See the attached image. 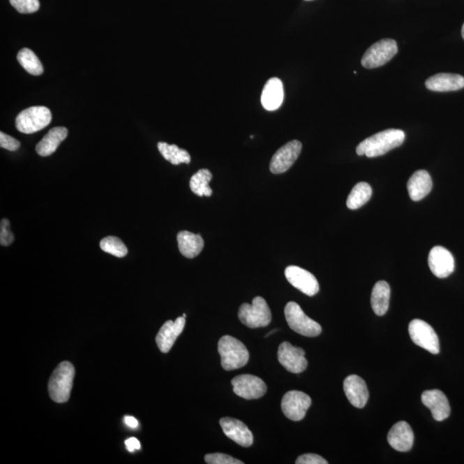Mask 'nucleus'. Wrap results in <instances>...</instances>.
I'll use <instances>...</instances> for the list:
<instances>
[{
  "instance_id": "29",
  "label": "nucleus",
  "mask_w": 464,
  "mask_h": 464,
  "mask_svg": "<svg viewBox=\"0 0 464 464\" xmlns=\"http://www.w3.org/2000/svg\"><path fill=\"white\" fill-rule=\"evenodd\" d=\"M17 61L32 75L38 76L43 73V66L34 52L29 48H23L17 54Z\"/></svg>"
},
{
  "instance_id": "38",
  "label": "nucleus",
  "mask_w": 464,
  "mask_h": 464,
  "mask_svg": "<svg viewBox=\"0 0 464 464\" xmlns=\"http://www.w3.org/2000/svg\"><path fill=\"white\" fill-rule=\"evenodd\" d=\"M462 36H463V38L464 39V24H463V28H462Z\"/></svg>"
},
{
  "instance_id": "11",
  "label": "nucleus",
  "mask_w": 464,
  "mask_h": 464,
  "mask_svg": "<svg viewBox=\"0 0 464 464\" xmlns=\"http://www.w3.org/2000/svg\"><path fill=\"white\" fill-rule=\"evenodd\" d=\"M302 144L299 140H292L278 149L270 162V172L273 174L287 172L299 157Z\"/></svg>"
},
{
  "instance_id": "1",
  "label": "nucleus",
  "mask_w": 464,
  "mask_h": 464,
  "mask_svg": "<svg viewBox=\"0 0 464 464\" xmlns=\"http://www.w3.org/2000/svg\"><path fill=\"white\" fill-rule=\"evenodd\" d=\"M405 138V133L403 130H384L363 140L356 148V152L359 156L365 155L367 158L380 157L402 146Z\"/></svg>"
},
{
  "instance_id": "33",
  "label": "nucleus",
  "mask_w": 464,
  "mask_h": 464,
  "mask_svg": "<svg viewBox=\"0 0 464 464\" xmlns=\"http://www.w3.org/2000/svg\"><path fill=\"white\" fill-rule=\"evenodd\" d=\"M14 241V235L10 231V223L6 218H3L0 225V244L2 246H8Z\"/></svg>"
},
{
  "instance_id": "37",
  "label": "nucleus",
  "mask_w": 464,
  "mask_h": 464,
  "mask_svg": "<svg viewBox=\"0 0 464 464\" xmlns=\"http://www.w3.org/2000/svg\"><path fill=\"white\" fill-rule=\"evenodd\" d=\"M124 421L126 425L128 426L129 428H136L139 426V422L135 417H126Z\"/></svg>"
},
{
  "instance_id": "32",
  "label": "nucleus",
  "mask_w": 464,
  "mask_h": 464,
  "mask_svg": "<svg viewBox=\"0 0 464 464\" xmlns=\"http://www.w3.org/2000/svg\"><path fill=\"white\" fill-rule=\"evenodd\" d=\"M205 461L209 464H243L240 460L223 453H213L205 456Z\"/></svg>"
},
{
  "instance_id": "14",
  "label": "nucleus",
  "mask_w": 464,
  "mask_h": 464,
  "mask_svg": "<svg viewBox=\"0 0 464 464\" xmlns=\"http://www.w3.org/2000/svg\"><path fill=\"white\" fill-rule=\"evenodd\" d=\"M430 270L437 278L450 276L455 270V260L451 252L442 246H435L428 255Z\"/></svg>"
},
{
  "instance_id": "16",
  "label": "nucleus",
  "mask_w": 464,
  "mask_h": 464,
  "mask_svg": "<svg viewBox=\"0 0 464 464\" xmlns=\"http://www.w3.org/2000/svg\"><path fill=\"white\" fill-rule=\"evenodd\" d=\"M220 426L226 436L243 447H250L253 444L254 437L251 431L244 422L233 418H222Z\"/></svg>"
},
{
  "instance_id": "10",
  "label": "nucleus",
  "mask_w": 464,
  "mask_h": 464,
  "mask_svg": "<svg viewBox=\"0 0 464 464\" xmlns=\"http://www.w3.org/2000/svg\"><path fill=\"white\" fill-rule=\"evenodd\" d=\"M233 391L244 399H259L266 394L267 385L261 378L250 374L239 375L232 380Z\"/></svg>"
},
{
  "instance_id": "8",
  "label": "nucleus",
  "mask_w": 464,
  "mask_h": 464,
  "mask_svg": "<svg viewBox=\"0 0 464 464\" xmlns=\"http://www.w3.org/2000/svg\"><path fill=\"white\" fill-rule=\"evenodd\" d=\"M408 332L415 345L425 349L431 354H439L440 350L439 337L428 322L421 319H414L408 326Z\"/></svg>"
},
{
  "instance_id": "22",
  "label": "nucleus",
  "mask_w": 464,
  "mask_h": 464,
  "mask_svg": "<svg viewBox=\"0 0 464 464\" xmlns=\"http://www.w3.org/2000/svg\"><path fill=\"white\" fill-rule=\"evenodd\" d=\"M408 195L414 202L425 198L433 188V181L426 170H421L414 172L407 184Z\"/></svg>"
},
{
  "instance_id": "12",
  "label": "nucleus",
  "mask_w": 464,
  "mask_h": 464,
  "mask_svg": "<svg viewBox=\"0 0 464 464\" xmlns=\"http://www.w3.org/2000/svg\"><path fill=\"white\" fill-rule=\"evenodd\" d=\"M278 360L285 369L292 373H301L308 366L304 349L293 347L287 341L282 343L278 347Z\"/></svg>"
},
{
  "instance_id": "7",
  "label": "nucleus",
  "mask_w": 464,
  "mask_h": 464,
  "mask_svg": "<svg viewBox=\"0 0 464 464\" xmlns=\"http://www.w3.org/2000/svg\"><path fill=\"white\" fill-rule=\"evenodd\" d=\"M398 52V47L395 40L383 39L366 50L361 59L364 68L373 69L380 68L388 63Z\"/></svg>"
},
{
  "instance_id": "27",
  "label": "nucleus",
  "mask_w": 464,
  "mask_h": 464,
  "mask_svg": "<svg viewBox=\"0 0 464 464\" xmlns=\"http://www.w3.org/2000/svg\"><path fill=\"white\" fill-rule=\"evenodd\" d=\"M211 179H213V174H211L210 170L207 169L200 170L197 173H195L191 177L190 181H189L192 192L200 197H202V196L209 197L213 195V190L209 187Z\"/></svg>"
},
{
  "instance_id": "20",
  "label": "nucleus",
  "mask_w": 464,
  "mask_h": 464,
  "mask_svg": "<svg viewBox=\"0 0 464 464\" xmlns=\"http://www.w3.org/2000/svg\"><path fill=\"white\" fill-rule=\"evenodd\" d=\"M426 87L432 91H459L464 88V77L453 73L436 74L426 81Z\"/></svg>"
},
{
  "instance_id": "2",
  "label": "nucleus",
  "mask_w": 464,
  "mask_h": 464,
  "mask_svg": "<svg viewBox=\"0 0 464 464\" xmlns=\"http://www.w3.org/2000/svg\"><path fill=\"white\" fill-rule=\"evenodd\" d=\"M75 369L72 363L64 361L54 371L48 383V392L51 399L57 403H64L70 398Z\"/></svg>"
},
{
  "instance_id": "23",
  "label": "nucleus",
  "mask_w": 464,
  "mask_h": 464,
  "mask_svg": "<svg viewBox=\"0 0 464 464\" xmlns=\"http://www.w3.org/2000/svg\"><path fill=\"white\" fill-rule=\"evenodd\" d=\"M178 248L185 257L192 259L199 255L204 248V240L200 234L181 231L177 235Z\"/></svg>"
},
{
  "instance_id": "21",
  "label": "nucleus",
  "mask_w": 464,
  "mask_h": 464,
  "mask_svg": "<svg viewBox=\"0 0 464 464\" xmlns=\"http://www.w3.org/2000/svg\"><path fill=\"white\" fill-rule=\"evenodd\" d=\"M284 101L283 83L278 77L267 82L262 93L261 102L267 111L277 110Z\"/></svg>"
},
{
  "instance_id": "24",
  "label": "nucleus",
  "mask_w": 464,
  "mask_h": 464,
  "mask_svg": "<svg viewBox=\"0 0 464 464\" xmlns=\"http://www.w3.org/2000/svg\"><path fill=\"white\" fill-rule=\"evenodd\" d=\"M68 129L63 127H57L50 130L43 139L40 141L36 147L37 154L42 157H47L57 150L59 144L68 137Z\"/></svg>"
},
{
  "instance_id": "3",
  "label": "nucleus",
  "mask_w": 464,
  "mask_h": 464,
  "mask_svg": "<svg viewBox=\"0 0 464 464\" xmlns=\"http://www.w3.org/2000/svg\"><path fill=\"white\" fill-rule=\"evenodd\" d=\"M221 366L225 371H233L247 365L250 354L244 344L231 336L221 337L218 344Z\"/></svg>"
},
{
  "instance_id": "9",
  "label": "nucleus",
  "mask_w": 464,
  "mask_h": 464,
  "mask_svg": "<svg viewBox=\"0 0 464 464\" xmlns=\"http://www.w3.org/2000/svg\"><path fill=\"white\" fill-rule=\"evenodd\" d=\"M310 405V397L302 391H291L285 393L281 401L282 411L285 417L293 421H302Z\"/></svg>"
},
{
  "instance_id": "5",
  "label": "nucleus",
  "mask_w": 464,
  "mask_h": 464,
  "mask_svg": "<svg viewBox=\"0 0 464 464\" xmlns=\"http://www.w3.org/2000/svg\"><path fill=\"white\" fill-rule=\"evenodd\" d=\"M285 317L289 327L299 335L315 337L322 333V327L304 313L295 302H289L285 307Z\"/></svg>"
},
{
  "instance_id": "35",
  "label": "nucleus",
  "mask_w": 464,
  "mask_h": 464,
  "mask_svg": "<svg viewBox=\"0 0 464 464\" xmlns=\"http://www.w3.org/2000/svg\"><path fill=\"white\" fill-rule=\"evenodd\" d=\"M297 464H328V461L317 454H304L299 456Z\"/></svg>"
},
{
  "instance_id": "25",
  "label": "nucleus",
  "mask_w": 464,
  "mask_h": 464,
  "mask_svg": "<svg viewBox=\"0 0 464 464\" xmlns=\"http://www.w3.org/2000/svg\"><path fill=\"white\" fill-rule=\"evenodd\" d=\"M391 299V287L387 282L381 280L375 284L371 292V303L375 314L384 315L387 313Z\"/></svg>"
},
{
  "instance_id": "18",
  "label": "nucleus",
  "mask_w": 464,
  "mask_h": 464,
  "mask_svg": "<svg viewBox=\"0 0 464 464\" xmlns=\"http://www.w3.org/2000/svg\"><path fill=\"white\" fill-rule=\"evenodd\" d=\"M185 322V317H180L174 322L167 321L161 327L157 337H156V343L158 344L159 350L163 354H167L172 348L177 337L184 331Z\"/></svg>"
},
{
  "instance_id": "36",
  "label": "nucleus",
  "mask_w": 464,
  "mask_h": 464,
  "mask_svg": "<svg viewBox=\"0 0 464 464\" xmlns=\"http://www.w3.org/2000/svg\"><path fill=\"white\" fill-rule=\"evenodd\" d=\"M125 444L129 452H135V451L140 450L141 448L140 441L135 439V437H130V439L126 440Z\"/></svg>"
},
{
  "instance_id": "34",
  "label": "nucleus",
  "mask_w": 464,
  "mask_h": 464,
  "mask_svg": "<svg viewBox=\"0 0 464 464\" xmlns=\"http://www.w3.org/2000/svg\"><path fill=\"white\" fill-rule=\"evenodd\" d=\"M0 147L9 151H17L20 147V142L5 133H0Z\"/></svg>"
},
{
  "instance_id": "31",
  "label": "nucleus",
  "mask_w": 464,
  "mask_h": 464,
  "mask_svg": "<svg viewBox=\"0 0 464 464\" xmlns=\"http://www.w3.org/2000/svg\"><path fill=\"white\" fill-rule=\"evenodd\" d=\"M18 13L23 14L34 13L40 8L39 0H10Z\"/></svg>"
},
{
  "instance_id": "28",
  "label": "nucleus",
  "mask_w": 464,
  "mask_h": 464,
  "mask_svg": "<svg viewBox=\"0 0 464 464\" xmlns=\"http://www.w3.org/2000/svg\"><path fill=\"white\" fill-rule=\"evenodd\" d=\"M158 151H160L163 157L172 163L174 165H180V163H189L191 162V157L188 152L184 149H180L176 144H169L165 142H159L158 144Z\"/></svg>"
},
{
  "instance_id": "4",
  "label": "nucleus",
  "mask_w": 464,
  "mask_h": 464,
  "mask_svg": "<svg viewBox=\"0 0 464 464\" xmlns=\"http://www.w3.org/2000/svg\"><path fill=\"white\" fill-rule=\"evenodd\" d=\"M239 317L242 324L250 329L263 328L272 320L270 308L262 297H255L252 304L244 303L240 306Z\"/></svg>"
},
{
  "instance_id": "30",
  "label": "nucleus",
  "mask_w": 464,
  "mask_h": 464,
  "mask_svg": "<svg viewBox=\"0 0 464 464\" xmlns=\"http://www.w3.org/2000/svg\"><path fill=\"white\" fill-rule=\"evenodd\" d=\"M100 247L107 254L121 258L128 255V248L124 242L117 237H107L100 242Z\"/></svg>"
},
{
  "instance_id": "26",
  "label": "nucleus",
  "mask_w": 464,
  "mask_h": 464,
  "mask_svg": "<svg viewBox=\"0 0 464 464\" xmlns=\"http://www.w3.org/2000/svg\"><path fill=\"white\" fill-rule=\"evenodd\" d=\"M373 195V188L367 183H359L356 184L349 194L347 206L349 209L356 210L366 205Z\"/></svg>"
},
{
  "instance_id": "17",
  "label": "nucleus",
  "mask_w": 464,
  "mask_h": 464,
  "mask_svg": "<svg viewBox=\"0 0 464 464\" xmlns=\"http://www.w3.org/2000/svg\"><path fill=\"white\" fill-rule=\"evenodd\" d=\"M344 392L352 406L363 408L369 399V391L366 382L357 375H350L344 381Z\"/></svg>"
},
{
  "instance_id": "6",
  "label": "nucleus",
  "mask_w": 464,
  "mask_h": 464,
  "mask_svg": "<svg viewBox=\"0 0 464 464\" xmlns=\"http://www.w3.org/2000/svg\"><path fill=\"white\" fill-rule=\"evenodd\" d=\"M52 121L51 111L44 106L29 107L18 114L16 127L18 131L31 135L47 127Z\"/></svg>"
},
{
  "instance_id": "19",
  "label": "nucleus",
  "mask_w": 464,
  "mask_h": 464,
  "mask_svg": "<svg viewBox=\"0 0 464 464\" xmlns=\"http://www.w3.org/2000/svg\"><path fill=\"white\" fill-rule=\"evenodd\" d=\"M389 445L397 451H410L414 444V433L406 421H399L392 426L388 433Z\"/></svg>"
},
{
  "instance_id": "13",
  "label": "nucleus",
  "mask_w": 464,
  "mask_h": 464,
  "mask_svg": "<svg viewBox=\"0 0 464 464\" xmlns=\"http://www.w3.org/2000/svg\"><path fill=\"white\" fill-rule=\"evenodd\" d=\"M285 276L292 287L304 294L313 297L319 292V284L313 274L297 266H289L285 270Z\"/></svg>"
},
{
  "instance_id": "15",
  "label": "nucleus",
  "mask_w": 464,
  "mask_h": 464,
  "mask_svg": "<svg viewBox=\"0 0 464 464\" xmlns=\"http://www.w3.org/2000/svg\"><path fill=\"white\" fill-rule=\"evenodd\" d=\"M421 401L422 403L432 412L435 421H443L450 417V403L447 397L439 389H431L423 392Z\"/></svg>"
}]
</instances>
